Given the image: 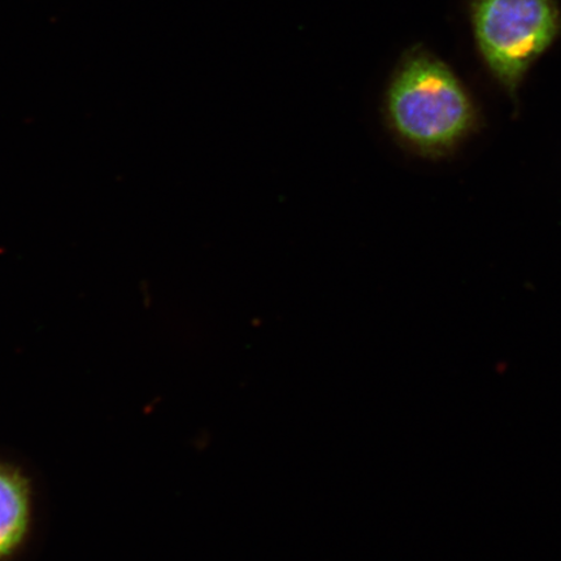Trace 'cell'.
Instances as JSON below:
<instances>
[{
  "mask_svg": "<svg viewBox=\"0 0 561 561\" xmlns=\"http://www.w3.org/2000/svg\"><path fill=\"white\" fill-rule=\"evenodd\" d=\"M388 121L407 149L420 157L451 156L479 126L471 95L444 61L412 54L392 80Z\"/></svg>",
  "mask_w": 561,
  "mask_h": 561,
  "instance_id": "cell-1",
  "label": "cell"
},
{
  "mask_svg": "<svg viewBox=\"0 0 561 561\" xmlns=\"http://www.w3.org/2000/svg\"><path fill=\"white\" fill-rule=\"evenodd\" d=\"M473 26L491 73L514 94L528 69L556 39L553 0H473Z\"/></svg>",
  "mask_w": 561,
  "mask_h": 561,
  "instance_id": "cell-2",
  "label": "cell"
},
{
  "mask_svg": "<svg viewBox=\"0 0 561 561\" xmlns=\"http://www.w3.org/2000/svg\"><path fill=\"white\" fill-rule=\"evenodd\" d=\"M32 523L31 483L18 468L0 462V561L25 542Z\"/></svg>",
  "mask_w": 561,
  "mask_h": 561,
  "instance_id": "cell-3",
  "label": "cell"
}]
</instances>
